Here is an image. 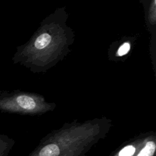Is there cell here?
Listing matches in <instances>:
<instances>
[{"instance_id":"6da1fadb","label":"cell","mask_w":156,"mask_h":156,"mask_svg":"<svg viewBox=\"0 0 156 156\" xmlns=\"http://www.w3.org/2000/svg\"><path fill=\"white\" fill-rule=\"evenodd\" d=\"M65 7H57L45 17L30 38L16 48L12 58L33 73H46L71 51L75 33L67 25Z\"/></svg>"},{"instance_id":"7a4b0ae2","label":"cell","mask_w":156,"mask_h":156,"mask_svg":"<svg viewBox=\"0 0 156 156\" xmlns=\"http://www.w3.org/2000/svg\"><path fill=\"white\" fill-rule=\"evenodd\" d=\"M54 106V104L46 102L42 96L35 93L15 91L0 94V107L6 108L35 113L46 112Z\"/></svg>"},{"instance_id":"3957f363","label":"cell","mask_w":156,"mask_h":156,"mask_svg":"<svg viewBox=\"0 0 156 156\" xmlns=\"http://www.w3.org/2000/svg\"><path fill=\"white\" fill-rule=\"evenodd\" d=\"M143 5L146 28L150 34L149 52L156 76V0H139Z\"/></svg>"},{"instance_id":"277c9868","label":"cell","mask_w":156,"mask_h":156,"mask_svg":"<svg viewBox=\"0 0 156 156\" xmlns=\"http://www.w3.org/2000/svg\"><path fill=\"white\" fill-rule=\"evenodd\" d=\"M136 40V35L124 36L112 42L107 50L108 60L114 62H124L133 50Z\"/></svg>"},{"instance_id":"5b68a950","label":"cell","mask_w":156,"mask_h":156,"mask_svg":"<svg viewBox=\"0 0 156 156\" xmlns=\"http://www.w3.org/2000/svg\"><path fill=\"white\" fill-rule=\"evenodd\" d=\"M156 148V144L154 141L149 140L147 141L144 146L138 152L136 156H153Z\"/></svg>"},{"instance_id":"8992f818","label":"cell","mask_w":156,"mask_h":156,"mask_svg":"<svg viewBox=\"0 0 156 156\" xmlns=\"http://www.w3.org/2000/svg\"><path fill=\"white\" fill-rule=\"evenodd\" d=\"M136 152V147L132 144H129L122 147L118 154V156H133Z\"/></svg>"}]
</instances>
